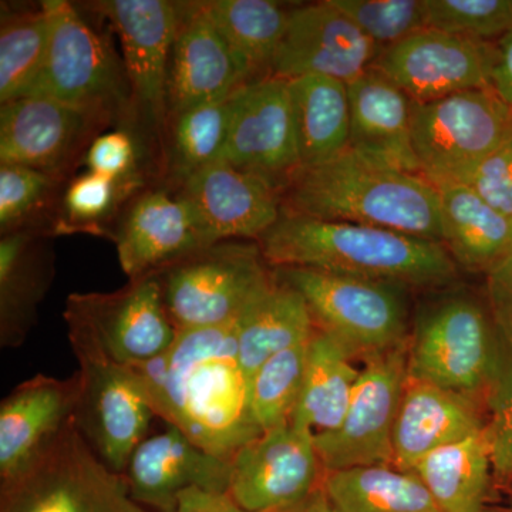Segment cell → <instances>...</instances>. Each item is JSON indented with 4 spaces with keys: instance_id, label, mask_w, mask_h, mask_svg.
<instances>
[{
    "instance_id": "ac0fdd59",
    "label": "cell",
    "mask_w": 512,
    "mask_h": 512,
    "mask_svg": "<svg viewBox=\"0 0 512 512\" xmlns=\"http://www.w3.org/2000/svg\"><path fill=\"white\" fill-rule=\"evenodd\" d=\"M80 375H37L0 404V488L25 476L76 423Z\"/></svg>"
},
{
    "instance_id": "8fae6325",
    "label": "cell",
    "mask_w": 512,
    "mask_h": 512,
    "mask_svg": "<svg viewBox=\"0 0 512 512\" xmlns=\"http://www.w3.org/2000/svg\"><path fill=\"white\" fill-rule=\"evenodd\" d=\"M119 37L131 90L134 123L146 127L158 146L167 133V82L180 26L181 3L168 0H103L87 3Z\"/></svg>"
},
{
    "instance_id": "cb8c5ba5",
    "label": "cell",
    "mask_w": 512,
    "mask_h": 512,
    "mask_svg": "<svg viewBox=\"0 0 512 512\" xmlns=\"http://www.w3.org/2000/svg\"><path fill=\"white\" fill-rule=\"evenodd\" d=\"M348 87L350 148L376 163L421 175L413 148L414 101L375 67Z\"/></svg>"
},
{
    "instance_id": "2e32d148",
    "label": "cell",
    "mask_w": 512,
    "mask_h": 512,
    "mask_svg": "<svg viewBox=\"0 0 512 512\" xmlns=\"http://www.w3.org/2000/svg\"><path fill=\"white\" fill-rule=\"evenodd\" d=\"M323 477L312 431L289 421L239 448L228 494L244 511L274 512L301 503Z\"/></svg>"
},
{
    "instance_id": "8d00e7d4",
    "label": "cell",
    "mask_w": 512,
    "mask_h": 512,
    "mask_svg": "<svg viewBox=\"0 0 512 512\" xmlns=\"http://www.w3.org/2000/svg\"><path fill=\"white\" fill-rule=\"evenodd\" d=\"M308 343L269 357L249 379V410L261 433L291 421L302 390Z\"/></svg>"
},
{
    "instance_id": "4fadbf2b",
    "label": "cell",
    "mask_w": 512,
    "mask_h": 512,
    "mask_svg": "<svg viewBox=\"0 0 512 512\" xmlns=\"http://www.w3.org/2000/svg\"><path fill=\"white\" fill-rule=\"evenodd\" d=\"M113 123L100 111L47 97H19L0 109V164L22 165L63 181Z\"/></svg>"
},
{
    "instance_id": "30bf717a",
    "label": "cell",
    "mask_w": 512,
    "mask_h": 512,
    "mask_svg": "<svg viewBox=\"0 0 512 512\" xmlns=\"http://www.w3.org/2000/svg\"><path fill=\"white\" fill-rule=\"evenodd\" d=\"M0 512H146L126 478L93 453L76 423L32 470L0 488Z\"/></svg>"
},
{
    "instance_id": "c3c4849f",
    "label": "cell",
    "mask_w": 512,
    "mask_h": 512,
    "mask_svg": "<svg viewBox=\"0 0 512 512\" xmlns=\"http://www.w3.org/2000/svg\"><path fill=\"white\" fill-rule=\"evenodd\" d=\"M507 512H512V494H511V498H510V507H508Z\"/></svg>"
},
{
    "instance_id": "bcb514c9",
    "label": "cell",
    "mask_w": 512,
    "mask_h": 512,
    "mask_svg": "<svg viewBox=\"0 0 512 512\" xmlns=\"http://www.w3.org/2000/svg\"><path fill=\"white\" fill-rule=\"evenodd\" d=\"M491 87L512 110V32L498 40Z\"/></svg>"
},
{
    "instance_id": "e0dca14e",
    "label": "cell",
    "mask_w": 512,
    "mask_h": 512,
    "mask_svg": "<svg viewBox=\"0 0 512 512\" xmlns=\"http://www.w3.org/2000/svg\"><path fill=\"white\" fill-rule=\"evenodd\" d=\"M497 45L436 29H424L389 49L372 67L396 83L414 103L491 87Z\"/></svg>"
},
{
    "instance_id": "4dcf8cb0",
    "label": "cell",
    "mask_w": 512,
    "mask_h": 512,
    "mask_svg": "<svg viewBox=\"0 0 512 512\" xmlns=\"http://www.w3.org/2000/svg\"><path fill=\"white\" fill-rule=\"evenodd\" d=\"M201 8L224 37L248 83L271 76L289 13L272 0H207Z\"/></svg>"
},
{
    "instance_id": "d6a6232c",
    "label": "cell",
    "mask_w": 512,
    "mask_h": 512,
    "mask_svg": "<svg viewBox=\"0 0 512 512\" xmlns=\"http://www.w3.org/2000/svg\"><path fill=\"white\" fill-rule=\"evenodd\" d=\"M322 488L336 512H441L416 474L394 466L329 471Z\"/></svg>"
},
{
    "instance_id": "ffe728a7",
    "label": "cell",
    "mask_w": 512,
    "mask_h": 512,
    "mask_svg": "<svg viewBox=\"0 0 512 512\" xmlns=\"http://www.w3.org/2000/svg\"><path fill=\"white\" fill-rule=\"evenodd\" d=\"M111 239L130 281L160 274L185 256L214 245L190 202L168 187L143 190L128 202Z\"/></svg>"
},
{
    "instance_id": "f35d334b",
    "label": "cell",
    "mask_w": 512,
    "mask_h": 512,
    "mask_svg": "<svg viewBox=\"0 0 512 512\" xmlns=\"http://www.w3.org/2000/svg\"><path fill=\"white\" fill-rule=\"evenodd\" d=\"M427 29L491 42L512 32V0H424Z\"/></svg>"
},
{
    "instance_id": "d6986e66",
    "label": "cell",
    "mask_w": 512,
    "mask_h": 512,
    "mask_svg": "<svg viewBox=\"0 0 512 512\" xmlns=\"http://www.w3.org/2000/svg\"><path fill=\"white\" fill-rule=\"evenodd\" d=\"M380 53L332 0H325L289 13L271 76L286 80L323 76L349 84L367 72Z\"/></svg>"
},
{
    "instance_id": "9c48e42d",
    "label": "cell",
    "mask_w": 512,
    "mask_h": 512,
    "mask_svg": "<svg viewBox=\"0 0 512 512\" xmlns=\"http://www.w3.org/2000/svg\"><path fill=\"white\" fill-rule=\"evenodd\" d=\"M500 333L477 302L451 298L431 308L407 345L409 377L476 399L497 367Z\"/></svg>"
},
{
    "instance_id": "277c9868",
    "label": "cell",
    "mask_w": 512,
    "mask_h": 512,
    "mask_svg": "<svg viewBox=\"0 0 512 512\" xmlns=\"http://www.w3.org/2000/svg\"><path fill=\"white\" fill-rule=\"evenodd\" d=\"M43 3L50 18L49 47L42 70L26 96L100 111L119 121L121 128L133 131L136 123L131 90L121 56L73 3Z\"/></svg>"
},
{
    "instance_id": "5bb4252c",
    "label": "cell",
    "mask_w": 512,
    "mask_h": 512,
    "mask_svg": "<svg viewBox=\"0 0 512 512\" xmlns=\"http://www.w3.org/2000/svg\"><path fill=\"white\" fill-rule=\"evenodd\" d=\"M220 161L284 190L302 167L288 80L268 76L232 94L231 123Z\"/></svg>"
},
{
    "instance_id": "7c38bea8",
    "label": "cell",
    "mask_w": 512,
    "mask_h": 512,
    "mask_svg": "<svg viewBox=\"0 0 512 512\" xmlns=\"http://www.w3.org/2000/svg\"><path fill=\"white\" fill-rule=\"evenodd\" d=\"M407 345L363 359L342 423L329 433L313 436L325 473L393 466L394 424L409 380Z\"/></svg>"
},
{
    "instance_id": "83f0119b",
    "label": "cell",
    "mask_w": 512,
    "mask_h": 512,
    "mask_svg": "<svg viewBox=\"0 0 512 512\" xmlns=\"http://www.w3.org/2000/svg\"><path fill=\"white\" fill-rule=\"evenodd\" d=\"M353 359L356 357L340 340L315 326L291 423L312 431L313 436L339 427L360 376Z\"/></svg>"
},
{
    "instance_id": "8992f818",
    "label": "cell",
    "mask_w": 512,
    "mask_h": 512,
    "mask_svg": "<svg viewBox=\"0 0 512 512\" xmlns=\"http://www.w3.org/2000/svg\"><path fill=\"white\" fill-rule=\"evenodd\" d=\"M158 276L165 309L178 332L232 325L275 281L274 268L255 241L217 242Z\"/></svg>"
},
{
    "instance_id": "4316f807",
    "label": "cell",
    "mask_w": 512,
    "mask_h": 512,
    "mask_svg": "<svg viewBox=\"0 0 512 512\" xmlns=\"http://www.w3.org/2000/svg\"><path fill=\"white\" fill-rule=\"evenodd\" d=\"M441 244L454 262L487 274L512 255V218L467 184L437 187Z\"/></svg>"
},
{
    "instance_id": "3957f363",
    "label": "cell",
    "mask_w": 512,
    "mask_h": 512,
    "mask_svg": "<svg viewBox=\"0 0 512 512\" xmlns=\"http://www.w3.org/2000/svg\"><path fill=\"white\" fill-rule=\"evenodd\" d=\"M281 197L282 210L293 214L390 229L441 244L436 185L352 148L326 163L299 168Z\"/></svg>"
},
{
    "instance_id": "e575fe53",
    "label": "cell",
    "mask_w": 512,
    "mask_h": 512,
    "mask_svg": "<svg viewBox=\"0 0 512 512\" xmlns=\"http://www.w3.org/2000/svg\"><path fill=\"white\" fill-rule=\"evenodd\" d=\"M50 40L45 3L33 9L2 13L0 26V103L26 96L36 82Z\"/></svg>"
},
{
    "instance_id": "603a6c76",
    "label": "cell",
    "mask_w": 512,
    "mask_h": 512,
    "mask_svg": "<svg viewBox=\"0 0 512 512\" xmlns=\"http://www.w3.org/2000/svg\"><path fill=\"white\" fill-rule=\"evenodd\" d=\"M245 84L247 74L201 3H181L168 69V120L202 104L228 99Z\"/></svg>"
},
{
    "instance_id": "ab89813d",
    "label": "cell",
    "mask_w": 512,
    "mask_h": 512,
    "mask_svg": "<svg viewBox=\"0 0 512 512\" xmlns=\"http://www.w3.org/2000/svg\"><path fill=\"white\" fill-rule=\"evenodd\" d=\"M380 50L427 29L424 0H332Z\"/></svg>"
},
{
    "instance_id": "1f68e13d",
    "label": "cell",
    "mask_w": 512,
    "mask_h": 512,
    "mask_svg": "<svg viewBox=\"0 0 512 512\" xmlns=\"http://www.w3.org/2000/svg\"><path fill=\"white\" fill-rule=\"evenodd\" d=\"M493 471L483 430L437 448L413 473L426 485L441 512H483Z\"/></svg>"
},
{
    "instance_id": "60d3db41",
    "label": "cell",
    "mask_w": 512,
    "mask_h": 512,
    "mask_svg": "<svg viewBox=\"0 0 512 512\" xmlns=\"http://www.w3.org/2000/svg\"><path fill=\"white\" fill-rule=\"evenodd\" d=\"M488 420L485 437L495 474L512 476V343L500 335V353L490 386L485 392Z\"/></svg>"
},
{
    "instance_id": "7bdbcfd3",
    "label": "cell",
    "mask_w": 512,
    "mask_h": 512,
    "mask_svg": "<svg viewBox=\"0 0 512 512\" xmlns=\"http://www.w3.org/2000/svg\"><path fill=\"white\" fill-rule=\"evenodd\" d=\"M467 185L512 218V138L478 167Z\"/></svg>"
},
{
    "instance_id": "b9f144b4",
    "label": "cell",
    "mask_w": 512,
    "mask_h": 512,
    "mask_svg": "<svg viewBox=\"0 0 512 512\" xmlns=\"http://www.w3.org/2000/svg\"><path fill=\"white\" fill-rule=\"evenodd\" d=\"M140 141L127 128L101 133L90 144L83 163L87 171L103 175L117 183H144L140 171Z\"/></svg>"
},
{
    "instance_id": "7a4b0ae2",
    "label": "cell",
    "mask_w": 512,
    "mask_h": 512,
    "mask_svg": "<svg viewBox=\"0 0 512 512\" xmlns=\"http://www.w3.org/2000/svg\"><path fill=\"white\" fill-rule=\"evenodd\" d=\"M256 242L274 269H313L403 286L443 285L456 275V262L440 242L284 210Z\"/></svg>"
},
{
    "instance_id": "f546056e",
    "label": "cell",
    "mask_w": 512,
    "mask_h": 512,
    "mask_svg": "<svg viewBox=\"0 0 512 512\" xmlns=\"http://www.w3.org/2000/svg\"><path fill=\"white\" fill-rule=\"evenodd\" d=\"M288 83L302 167L326 163L348 150V84L323 76L296 77Z\"/></svg>"
},
{
    "instance_id": "f1b7e54d",
    "label": "cell",
    "mask_w": 512,
    "mask_h": 512,
    "mask_svg": "<svg viewBox=\"0 0 512 512\" xmlns=\"http://www.w3.org/2000/svg\"><path fill=\"white\" fill-rule=\"evenodd\" d=\"M235 329L239 363L249 382L269 357L311 339L315 323L301 293L275 275V281L241 313Z\"/></svg>"
},
{
    "instance_id": "7402d4cb",
    "label": "cell",
    "mask_w": 512,
    "mask_h": 512,
    "mask_svg": "<svg viewBox=\"0 0 512 512\" xmlns=\"http://www.w3.org/2000/svg\"><path fill=\"white\" fill-rule=\"evenodd\" d=\"M174 191L190 202L212 244L256 242L282 214L275 185L225 161L202 168Z\"/></svg>"
},
{
    "instance_id": "d590c367",
    "label": "cell",
    "mask_w": 512,
    "mask_h": 512,
    "mask_svg": "<svg viewBox=\"0 0 512 512\" xmlns=\"http://www.w3.org/2000/svg\"><path fill=\"white\" fill-rule=\"evenodd\" d=\"M144 185L117 183L92 171L74 177L57 205L52 234H110L109 224Z\"/></svg>"
},
{
    "instance_id": "f6af8a7d",
    "label": "cell",
    "mask_w": 512,
    "mask_h": 512,
    "mask_svg": "<svg viewBox=\"0 0 512 512\" xmlns=\"http://www.w3.org/2000/svg\"><path fill=\"white\" fill-rule=\"evenodd\" d=\"M173 512H247L229 494L211 493V491L190 488L178 498Z\"/></svg>"
},
{
    "instance_id": "7dc6e473",
    "label": "cell",
    "mask_w": 512,
    "mask_h": 512,
    "mask_svg": "<svg viewBox=\"0 0 512 512\" xmlns=\"http://www.w3.org/2000/svg\"><path fill=\"white\" fill-rule=\"evenodd\" d=\"M274 512H336L335 508L332 507L328 497H326L325 491H323L322 485L309 495L308 498L301 501V503L292 505V507L285 508V510H279Z\"/></svg>"
},
{
    "instance_id": "5b68a950",
    "label": "cell",
    "mask_w": 512,
    "mask_h": 512,
    "mask_svg": "<svg viewBox=\"0 0 512 512\" xmlns=\"http://www.w3.org/2000/svg\"><path fill=\"white\" fill-rule=\"evenodd\" d=\"M63 318L76 357L120 366L143 365L163 356L178 336L158 274L134 279L119 291L72 293Z\"/></svg>"
},
{
    "instance_id": "d4e9b609",
    "label": "cell",
    "mask_w": 512,
    "mask_h": 512,
    "mask_svg": "<svg viewBox=\"0 0 512 512\" xmlns=\"http://www.w3.org/2000/svg\"><path fill=\"white\" fill-rule=\"evenodd\" d=\"M484 429L476 399L409 377L394 424L393 466L413 473L437 448Z\"/></svg>"
},
{
    "instance_id": "484cf974",
    "label": "cell",
    "mask_w": 512,
    "mask_h": 512,
    "mask_svg": "<svg viewBox=\"0 0 512 512\" xmlns=\"http://www.w3.org/2000/svg\"><path fill=\"white\" fill-rule=\"evenodd\" d=\"M45 231L12 232L0 239V346L16 349L35 326L37 309L53 282L52 248Z\"/></svg>"
},
{
    "instance_id": "9a60e30c",
    "label": "cell",
    "mask_w": 512,
    "mask_h": 512,
    "mask_svg": "<svg viewBox=\"0 0 512 512\" xmlns=\"http://www.w3.org/2000/svg\"><path fill=\"white\" fill-rule=\"evenodd\" d=\"M77 359L80 363L77 430L99 460L123 476L157 414L130 366L94 357Z\"/></svg>"
},
{
    "instance_id": "ba28073f",
    "label": "cell",
    "mask_w": 512,
    "mask_h": 512,
    "mask_svg": "<svg viewBox=\"0 0 512 512\" xmlns=\"http://www.w3.org/2000/svg\"><path fill=\"white\" fill-rule=\"evenodd\" d=\"M276 278L301 293L316 328L335 336L355 357L406 345V286L305 268H276Z\"/></svg>"
},
{
    "instance_id": "836d02e7",
    "label": "cell",
    "mask_w": 512,
    "mask_h": 512,
    "mask_svg": "<svg viewBox=\"0 0 512 512\" xmlns=\"http://www.w3.org/2000/svg\"><path fill=\"white\" fill-rule=\"evenodd\" d=\"M231 123V97L202 104L168 120L164 173L167 187L177 190L224 153Z\"/></svg>"
},
{
    "instance_id": "44dd1931",
    "label": "cell",
    "mask_w": 512,
    "mask_h": 512,
    "mask_svg": "<svg viewBox=\"0 0 512 512\" xmlns=\"http://www.w3.org/2000/svg\"><path fill=\"white\" fill-rule=\"evenodd\" d=\"M123 476L138 504L173 512L190 488L228 494L232 461L215 456L167 423V429L138 444Z\"/></svg>"
},
{
    "instance_id": "6da1fadb",
    "label": "cell",
    "mask_w": 512,
    "mask_h": 512,
    "mask_svg": "<svg viewBox=\"0 0 512 512\" xmlns=\"http://www.w3.org/2000/svg\"><path fill=\"white\" fill-rule=\"evenodd\" d=\"M130 367L157 417L215 456L232 461L262 434L249 410L235 323L178 332L163 356Z\"/></svg>"
},
{
    "instance_id": "74e56055",
    "label": "cell",
    "mask_w": 512,
    "mask_h": 512,
    "mask_svg": "<svg viewBox=\"0 0 512 512\" xmlns=\"http://www.w3.org/2000/svg\"><path fill=\"white\" fill-rule=\"evenodd\" d=\"M62 183L33 168L0 164V234L43 231L36 221L55 207Z\"/></svg>"
},
{
    "instance_id": "ee69618b",
    "label": "cell",
    "mask_w": 512,
    "mask_h": 512,
    "mask_svg": "<svg viewBox=\"0 0 512 512\" xmlns=\"http://www.w3.org/2000/svg\"><path fill=\"white\" fill-rule=\"evenodd\" d=\"M487 289L495 328L512 343V255L487 272Z\"/></svg>"
},
{
    "instance_id": "52a82bcc",
    "label": "cell",
    "mask_w": 512,
    "mask_h": 512,
    "mask_svg": "<svg viewBox=\"0 0 512 512\" xmlns=\"http://www.w3.org/2000/svg\"><path fill=\"white\" fill-rule=\"evenodd\" d=\"M413 148L421 177L440 187L467 184L512 138V110L493 87L413 104Z\"/></svg>"
}]
</instances>
